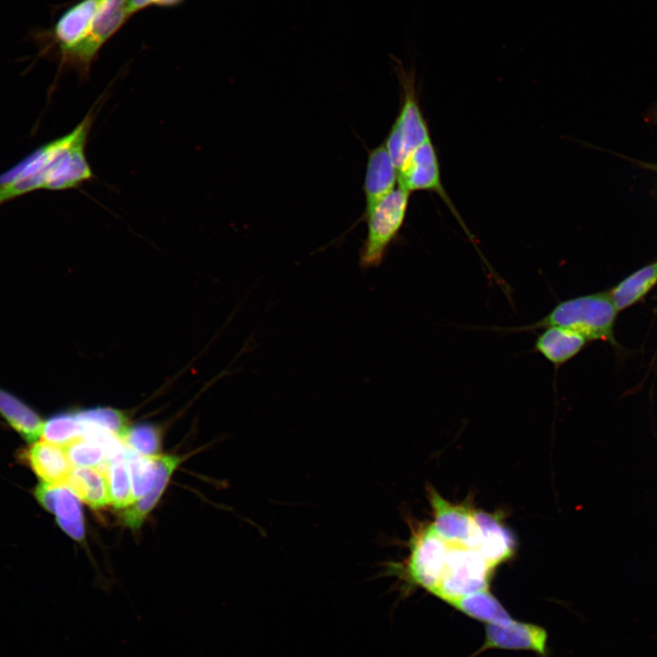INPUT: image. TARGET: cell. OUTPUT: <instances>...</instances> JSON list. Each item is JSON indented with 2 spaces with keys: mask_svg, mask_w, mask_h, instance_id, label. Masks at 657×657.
<instances>
[{
  "mask_svg": "<svg viewBox=\"0 0 657 657\" xmlns=\"http://www.w3.org/2000/svg\"><path fill=\"white\" fill-rule=\"evenodd\" d=\"M395 70L402 100L384 144L398 171L415 149L431 141V134L418 100L414 73L401 64L395 65Z\"/></svg>",
  "mask_w": 657,
  "mask_h": 657,
  "instance_id": "cell-4",
  "label": "cell"
},
{
  "mask_svg": "<svg viewBox=\"0 0 657 657\" xmlns=\"http://www.w3.org/2000/svg\"><path fill=\"white\" fill-rule=\"evenodd\" d=\"M84 427V435L91 433H106L120 439L129 428L125 416L110 408H94L77 412Z\"/></svg>",
  "mask_w": 657,
  "mask_h": 657,
  "instance_id": "cell-23",
  "label": "cell"
},
{
  "mask_svg": "<svg viewBox=\"0 0 657 657\" xmlns=\"http://www.w3.org/2000/svg\"><path fill=\"white\" fill-rule=\"evenodd\" d=\"M0 415L27 443L36 442L42 433L44 422L27 403L0 387Z\"/></svg>",
  "mask_w": 657,
  "mask_h": 657,
  "instance_id": "cell-18",
  "label": "cell"
},
{
  "mask_svg": "<svg viewBox=\"0 0 657 657\" xmlns=\"http://www.w3.org/2000/svg\"><path fill=\"white\" fill-rule=\"evenodd\" d=\"M126 452L109 457L102 464L105 473L110 503L117 508H126L135 502Z\"/></svg>",
  "mask_w": 657,
  "mask_h": 657,
  "instance_id": "cell-21",
  "label": "cell"
},
{
  "mask_svg": "<svg viewBox=\"0 0 657 657\" xmlns=\"http://www.w3.org/2000/svg\"><path fill=\"white\" fill-rule=\"evenodd\" d=\"M23 455L44 483L66 485L74 468L64 447L44 440L33 443Z\"/></svg>",
  "mask_w": 657,
  "mask_h": 657,
  "instance_id": "cell-15",
  "label": "cell"
},
{
  "mask_svg": "<svg viewBox=\"0 0 657 657\" xmlns=\"http://www.w3.org/2000/svg\"><path fill=\"white\" fill-rule=\"evenodd\" d=\"M396 184H398V172L382 142L371 149L368 154L363 184L365 208L361 217L392 192Z\"/></svg>",
  "mask_w": 657,
  "mask_h": 657,
  "instance_id": "cell-13",
  "label": "cell"
},
{
  "mask_svg": "<svg viewBox=\"0 0 657 657\" xmlns=\"http://www.w3.org/2000/svg\"><path fill=\"white\" fill-rule=\"evenodd\" d=\"M153 460L156 468V478L151 490L126 507L121 515L124 524L133 529L141 526L145 517L156 506L172 473L181 461L179 457L174 455L161 454H154Z\"/></svg>",
  "mask_w": 657,
  "mask_h": 657,
  "instance_id": "cell-17",
  "label": "cell"
},
{
  "mask_svg": "<svg viewBox=\"0 0 657 657\" xmlns=\"http://www.w3.org/2000/svg\"><path fill=\"white\" fill-rule=\"evenodd\" d=\"M125 456L136 501L151 490L156 478L155 463L153 455L140 454L130 450L126 451Z\"/></svg>",
  "mask_w": 657,
  "mask_h": 657,
  "instance_id": "cell-25",
  "label": "cell"
},
{
  "mask_svg": "<svg viewBox=\"0 0 657 657\" xmlns=\"http://www.w3.org/2000/svg\"><path fill=\"white\" fill-rule=\"evenodd\" d=\"M448 549L449 543L436 534L431 524L420 526L411 538L402 570L395 571L409 584L433 594L442 578Z\"/></svg>",
  "mask_w": 657,
  "mask_h": 657,
  "instance_id": "cell-7",
  "label": "cell"
},
{
  "mask_svg": "<svg viewBox=\"0 0 657 657\" xmlns=\"http://www.w3.org/2000/svg\"><path fill=\"white\" fill-rule=\"evenodd\" d=\"M102 0H80L67 8L51 28L34 30L31 38L40 55H49L64 68L88 35Z\"/></svg>",
  "mask_w": 657,
  "mask_h": 657,
  "instance_id": "cell-5",
  "label": "cell"
},
{
  "mask_svg": "<svg viewBox=\"0 0 657 657\" xmlns=\"http://www.w3.org/2000/svg\"><path fill=\"white\" fill-rule=\"evenodd\" d=\"M66 485L92 508L110 504L107 478L99 467L73 468Z\"/></svg>",
  "mask_w": 657,
  "mask_h": 657,
  "instance_id": "cell-19",
  "label": "cell"
},
{
  "mask_svg": "<svg viewBox=\"0 0 657 657\" xmlns=\"http://www.w3.org/2000/svg\"><path fill=\"white\" fill-rule=\"evenodd\" d=\"M656 282L657 262L646 266L625 278L610 294L617 311L637 302Z\"/></svg>",
  "mask_w": 657,
  "mask_h": 657,
  "instance_id": "cell-22",
  "label": "cell"
},
{
  "mask_svg": "<svg viewBox=\"0 0 657 657\" xmlns=\"http://www.w3.org/2000/svg\"><path fill=\"white\" fill-rule=\"evenodd\" d=\"M616 313L609 293H595L560 301L532 324L501 329L520 332L560 327L580 334L588 341L600 339L612 342Z\"/></svg>",
  "mask_w": 657,
  "mask_h": 657,
  "instance_id": "cell-2",
  "label": "cell"
},
{
  "mask_svg": "<svg viewBox=\"0 0 657 657\" xmlns=\"http://www.w3.org/2000/svg\"><path fill=\"white\" fill-rule=\"evenodd\" d=\"M130 451L144 455H154L160 449L159 431L150 424L128 428L120 439Z\"/></svg>",
  "mask_w": 657,
  "mask_h": 657,
  "instance_id": "cell-26",
  "label": "cell"
},
{
  "mask_svg": "<svg viewBox=\"0 0 657 657\" xmlns=\"http://www.w3.org/2000/svg\"><path fill=\"white\" fill-rule=\"evenodd\" d=\"M450 605L466 616L486 624L504 625L514 620L489 589L467 595Z\"/></svg>",
  "mask_w": 657,
  "mask_h": 657,
  "instance_id": "cell-20",
  "label": "cell"
},
{
  "mask_svg": "<svg viewBox=\"0 0 657 657\" xmlns=\"http://www.w3.org/2000/svg\"><path fill=\"white\" fill-rule=\"evenodd\" d=\"M410 194L397 187L360 218L367 224L365 239L359 252V265L364 269L379 267L397 239L405 221Z\"/></svg>",
  "mask_w": 657,
  "mask_h": 657,
  "instance_id": "cell-3",
  "label": "cell"
},
{
  "mask_svg": "<svg viewBox=\"0 0 657 657\" xmlns=\"http://www.w3.org/2000/svg\"><path fill=\"white\" fill-rule=\"evenodd\" d=\"M99 101L71 131L41 145L0 174V206L33 191L76 189L94 179L86 146Z\"/></svg>",
  "mask_w": 657,
  "mask_h": 657,
  "instance_id": "cell-1",
  "label": "cell"
},
{
  "mask_svg": "<svg viewBox=\"0 0 657 657\" xmlns=\"http://www.w3.org/2000/svg\"><path fill=\"white\" fill-rule=\"evenodd\" d=\"M588 339L580 334L560 327L542 328L534 344L539 353L555 367H559L578 355Z\"/></svg>",
  "mask_w": 657,
  "mask_h": 657,
  "instance_id": "cell-16",
  "label": "cell"
},
{
  "mask_svg": "<svg viewBox=\"0 0 657 657\" xmlns=\"http://www.w3.org/2000/svg\"><path fill=\"white\" fill-rule=\"evenodd\" d=\"M128 0H102L85 39L68 59L64 68H73L86 78L90 66L103 44L130 16Z\"/></svg>",
  "mask_w": 657,
  "mask_h": 657,
  "instance_id": "cell-8",
  "label": "cell"
},
{
  "mask_svg": "<svg viewBox=\"0 0 657 657\" xmlns=\"http://www.w3.org/2000/svg\"><path fill=\"white\" fill-rule=\"evenodd\" d=\"M84 435V427L77 413L64 412L57 413L44 422L42 434L44 441L65 447Z\"/></svg>",
  "mask_w": 657,
  "mask_h": 657,
  "instance_id": "cell-24",
  "label": "cell"
},
{
  "mask_svg": "<svg viewBox=\"0 0 657 657\" xmlns=\"http://www.w3.org/2000/svg\"><path fill=\"white\" fill-rule=\"evenodd\" d=\"M397 172L398 186L409 193L430 191L437 193L454 216L460 218L443 186L439 161L432 141L415 149Z\"/></svg>",
  "mask_w": 657,
  "mask_h": 657,
  "instance_id": "cell-10",
  "label": "cell"
},
{
  "mask_svg": "<svg viewBox=\"0 0 657 657\" xmlns=\"http://www.w3.org/2000/svg\"><path fill=\"white\" fill-rule=\"evenodd\" d=\"M547 631L538 625L513 620L507 624L488 623L483 645L474 656L486 650L503 649L530 651L539 657H548Z\"/></svg>",
  "mask_w": 657,
  "mask_h": 657,
  "instance_id": "cell-11",
  "label": "cell"
},
{
  "mask_svg": "<svg viewBox=\"0 0 657 657\" xmlns=\"http://www.w3.org/2000/svg\"><path fill=\"white\" fill-rule=\"evenodd\" d=\"M34 495L38 503L55 515L58 526L70 537L82 540L85 536L82 508L78 497L65 485L39 484Z\"/></svg>",
  "mask_w": 657,
  "mask_h": 657,
  "instance_id": "cell-12",
  "label": "cell"
},
{
  "mask_svg": "<svg viewBox=\"0 0 657 657\" xmlns=\"http://www.w3.org/2000/svg\"><path fill=\"white\" fill-rule=\"evenodd\" d=\"M182 0H153V4L162 5V6H171L177 5Z\"/></svg>",
  "mask_w": 657,
  "mask_h": 657,
  "instance_id": "cell-28",
  "label": "cell"
},
{
  "mask_svg": "<svg viewBox=\"0 0 657 657\" xmlns=\"http://www.w3.org/2000/svg\"><path fill=\"white\" fill-rule=\"evenodd\" d=\"M153 4V0H128L127 11L128 15L131 16L136 12L149 6Z\"/></svg>",
  "mask_w": 657,
  "mask_h": 657,
  "instance_id": "cell-27",
  "label": "cell"
},
{
  "mask_svg": "<svg viewBox=\"0 0 657 657\" xmlns=\"http://www.w3.org/2000/svg\"><path fill=\"white\" fill-rule=\"evenodd\" d=\"M474 517L480 530L477 550L495 569L513 555L516 548L515 538L495 515L474 511Z\"/></svg>",
  "mask_w": 657,
  "mask_h": 657,
  "instance_id": "cell-14",
  "label": "cell"
},
{
  "mask_svg": "<svg viewBox=\"0 0 657 657\" xmlns=\"http://www.w3.org/2000/svg\"><path fill=\"white\" fill-rule=\"evenodd\" d=\"M493 570L478 550L449 544L443 575L433 594L452 604L467 595L489 589Z\"/></svg>",
  "mask_w": 657,
  "mask_h": 657,
  "instance_id": "cell-6",
  "label": "cell"
},
{
  "mask_svg": "<svg viewBox=\"0 0 657 657\" xmlns=\"http://www.w3.org/2000/svg\"><path fill=\"white\" fill-rule=\"evenodd\" d=\"M428 497L433 513L431 525L436 534L449 544L477 550L480 530L474 517V510L448 502L433 488L428 489Z\"/></svg>",
  "mask_w": 657,
  "mask_h": 657,
  "instance_id": "cell-9",
  "label": "cell"
}]
</instances>
